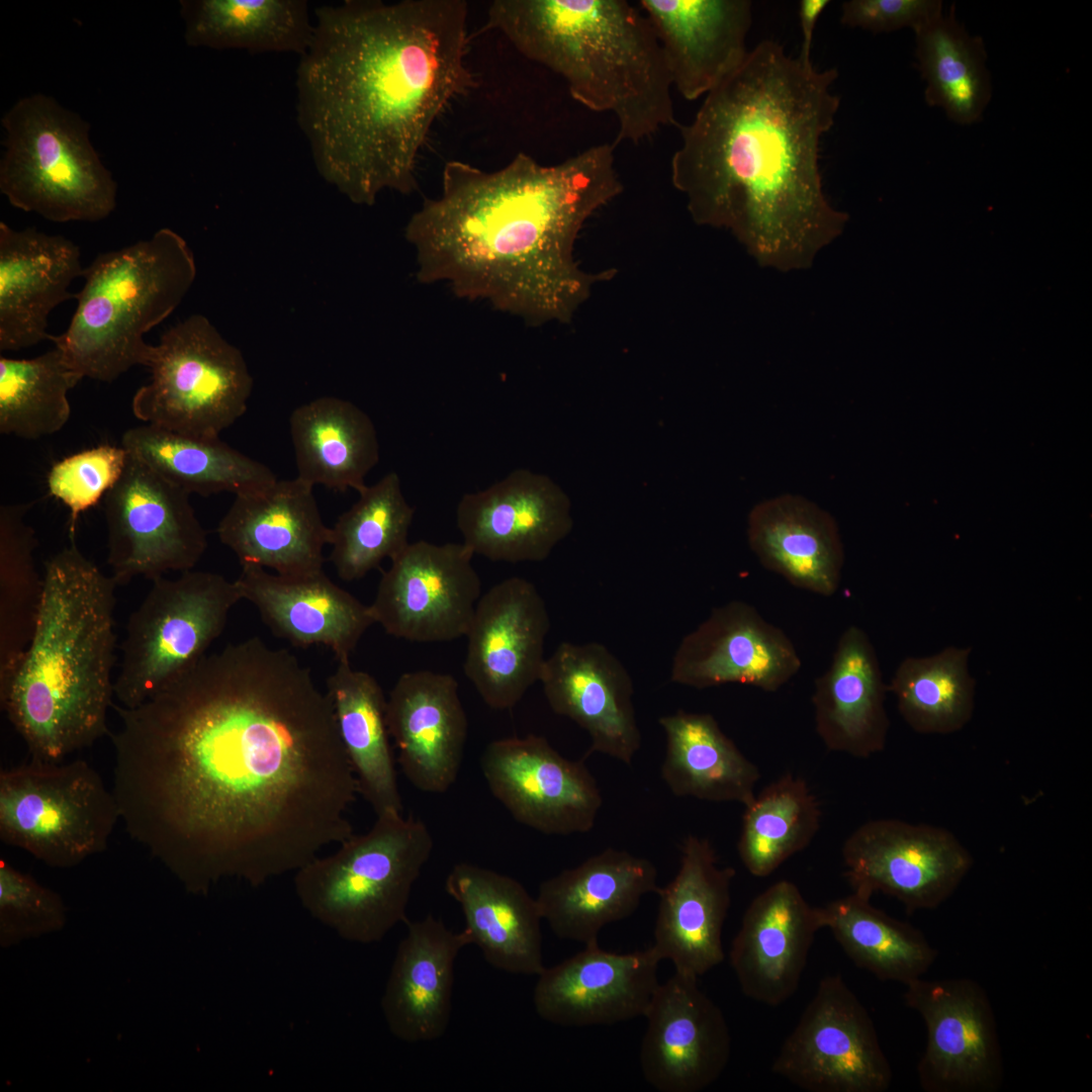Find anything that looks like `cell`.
<instances>
[{"label": "cell", "mask_w": 1092, "mask_h": 1092, "mask_svg": "<svg viewBox=\"0 0 1092 1092\" xmlns=\"http://www.w3.org/2000/svg\"><path fill=\"white\" fill-rule=\"evenodd\" d=\"M112 708L120 820L188 893L260 887L354 834L358 783L332 704L286 649L229 644Z\"/></svg>", "instance_id": "obj_1"}, {"label": "cell", "mask_w": 1092, "mask_h": 1092, "mask_svg": "<svg viewBox=\"0 0 1092 1092\" xmlns=\"http://www.w3.org/2000/svg\"><path fill=\"white\" fill-rule=\"evenodd\" d=\"M296 118L320 175L356 204L418 190L417 160L452 99L476 86L464 0H346L314 11Z\"/></svg>", "instance_id": "obj_2"}, {"label": "cell", "mask_w": 1092, "mask_h": 1092, "mask_svg": "<svg viewBox=\"0 0 1092 1092\" xmlns=\"http://www.w3.org/2000/svg\"><path fill=\"white\" fill-rule=\"evenodd\" d=\"M835 68L820 71L765 39L710 91L680 130L673 186L698 224L729 231L762 266L809 267L845 228L819 168L834 124Z\"/></svg>", "instance_id": "obj_3"}, {"label": "cell", "mask_w": 1092, "mask_h": 1092, "mask_svg": "<svg viewBox=\"0 0 1092 1092\" xmlns=\"http://www.w3.org/2000/svg\"><path fill=\"white\" fill-rule=\"evenodd\" d=\"M613 144L555 165L519 153L497 171L449 161L442 191L410 218L405 238L420 283H448L531 326L569 323L593 286L616 271L588 273L574 259L585 221L623 191Z\"/></svg>", "instance_id": "obj_4"}, {"label": "cell", "mask_w": 1092, "mask_h": 1092, "mask_svg": "<svg viewBox=\"0 0 1092 1092\" xmlns=\"http://www.w3.org/2000/svg\"><path fill=\"white\" fill-rule=\"evenodd\" d=\"M43 593L32 639L0 704L31 760L61 762L110 732L118 586L70 545L44 563Z\"/></svg>", "instance_id": "obj_5"}, {"label": "cell", "mask_w": 1092, "mask_h": 1092, "mask_svg": "<svg viewBox=\"0 0 1092 1092\" xmlns=\"http://www.w3.org/2000/svg\"><path fill=\"white\" fill-rule=\"evenodd\" d=\"M488 26L557 73L590 110L612 113L614 144L676 124L671 78L647 16L625 0H495Z\"/></svg>", "instance_id": "obj_6"}, {"label": "cell", "mask_w": 1092, "mask_h": 1092, "mask_svg": "<svg viewBox=\"0 0 1092 1092\" xmlns=\"http://www.w3.org/2000/svg\"><path fill=\"white\" fill-rule=\"evenodd\" d=\"M84 285L67 330L52 336L82 378L111 382L131 367H147L146 333L180 304L196 276L194 256L175 231L99 254L84 269Z\"/></svg>", "instance_id": "obj_7"}, {"label": "cell", "mask_w": 1092, "mask_h": 1092, "mask_svg": "<svg viewBox=\"0 0 1092 1092\" xmlns=\"http://www.w3.org/2000/svg\"><path fill=\"white\" fill-rule=\"evenodd\" d=\"M332 854L294 873L295 895L308 915L344 940L380 942L408 921L413 887L434 847L424 821L402 813L376 816Z\"/></svg>", "instance_id": "obj_8"}, {"label": "cell", "mask_w": 1092, "mask_h": 1092, "mask_svg": "<svg viewBox=\"0 0 1092 1092\" xmlns=\"http://www.w3.org/2000/svg\"><path fill=\"white\" fill-rule=\"evenodd\" d=\"M1 125L0 192L12 206L54 222L99 221L114 210L117 184L77 113L35 93L17 100Z\"/></svg>", "instance_id": "obj_9"}, {"label": "cell", "mask_w": 1092, "mask_h": 1092, "mask_svg": "<svg viewBox=\"0 0 1092 1092\" xmlns=\"http://www.w3.org/2000/svg\"><path fill=\"white\" fill-rule=\"evenodd\" d=\"M243 600L236 580L210 571L160 576L130 614L114 679L120 706L135 708L191 668L220 636Z\"/></svg>", "instance_id": "obj_10"}, {"label": "cell", "mask_w": 1092, "mask_h": 1092, "mask_svg": "<svg viewBox=\"0 0 1092 1092\" xmlns=\"http://www.w3.org/2000/svg\"><path fill=\"white\" fill-rule=\"evenodd\" d=\"M121 819L113 791L87 761L31 760L0 772V839L70 869L103 852Z\"/></svg>", "instance_id": "obj_11"}, {"label": "cell", "mask_w": 1092, "mask_h": 1092, "mask_svg": "<svg viewBox=\"0 0 1092 1092\" xmlns=\"http://www.w3.org/2000/svg\"><path fill=\"white\" fill-rule=\"evenodd\" d=\"M151 380L131 401L141 421L197 438H219L247 411L253 378L241 351L193 314L152 345Z\"/></svg>", "instance_id": "obj_12"}, {"label": "cell", "mask_w": 1092, "mask_h": 1092, "mask_svg": "<svg viewBox=\"0 0 1092 1092\" xmlns=\"http://www.w3.org/2000/svg\"><path fill=\"white\" fill-rule=\"evenodd\" d=\"M771 1070L810 1092H885L893 1072L867 1008L839 974L824 977Z\"/></svg>", "instance_id": "obj_13"}, {"label": "cell", "mask_w": 1092, "mask_h": 1092, "mask_svg": "<svg viewBox=\"0 0 1092 1092\" xmlns=\"http://www.w3.org/2000/svg\"><path fill=\"white\" fill-rule=\"evenodd\" d=\"M190 493L128 453L118 481L103 498L107 563L117 585L191 570L207 548V534Z\"/></svg>", "instance_id": "obj_14"}, {"label": "cell", "mask_w": 1092, "mask_h": 1092, "mask_svg": "<svg viewBox=\"0 0 1092 1092\" xmlns=\"http://www.w3.org/2000/svg\"><path fill=\"white\" fill-rule=\"evenodd\" d=\"M841 854L853 893L867 898L883 893L901 902L908 913L943 904L974 862L949 830L894 818L858 826L844 840Z\"/></svg>", "instance_id": "obj_15"}, {"label": "cell", "mask_w": 1092, "mask_h": 1092, "mask_svg": "<svg viewBox=\"0 0 1092 1092\" xmlns=\"http://www.w3.org/2000/svg\"><path fill=\"white\" fill-rule=\"evenodd\" d=\"M904 1001L926 1029L917 1064L926 1092H995L1004 1065L995 1013L985 989L969 978L926 980L905 985Z\"/></svg>", "instance_id": "obj_16"}, {"label": "cell", "mask_w": 1092, "mask_h": 1092, "mask_svg": "<svg viewBox=\"0 0 1092 1092\" xmlns=\"http://www.w3.org/2000/svg\"><path fill=\"white\" fill-rule=\"evenodd\" d=\"M473 556L463 542H410L379 580L369 605L374 622L411 642L465 637L481 597Z\"/></svg>", "instance_id": "obj_17"}, {"label": "cell", "mask_w": 1092, "mask_h": 1092, "mask_svg": "<svg viewBox=\"0 0 1092 1092\" xmlns=\"http://www.w3.org/2000/svg\"><path fill=\"white\" fill-rule=\"evenodd\" d=\"M480 767L492 796L519 823L547 835L594 828L603 805L595 777L583 761L562 756L546 738L493 740Z\"/></svg>", "instance_id": "obj_18"}, {"label": "cell", "mask_w": 1092, "mask_h": 1092, "mask_svg": "<svg viewBox=\"0 0 1092 1092\" xmlns=\"http://www.w3.org/2000/svg\"><path fill=\"white\" fill-rule=\"evenodd\" d=\"M550 630L545 601L530 580L512 576L481 595L467 639L464 673L491 709H513L540 680Z\"/></svg>", "instance_id": "obj_19"}, {"label": "cell", "mask_w": 1092, "mask_h": 1092, "mask_svg": "<svg viewBox=\"0 0 1092 1092\" xmlns=\"http://www.w3.org/2000/svg\"><path fill=\"white\" fill-rule=\"evenodd\" d=\"M789 636L752 605L733 600L679 642L670 667L673 684L703 690L727 684L777 692L801 669Z\"/></svg>", "instance_id": "obj_20"}, {"label": "cell", "mask_w": 1092, "mask_h": 1092, "mask_svg": "<svg viewBox=\"0 0 1092 1092\" xmlns=\"http://www.w3.org/2000/svg\"><path fill=\"white\" fill-rule=\"evenodd\" d=\"M644 1017L640 1066L655 1090L699 1092L723 1073L731 1055L730 1030L697 978L674 972L659 983Z\"/></svg>", "instance_id": "obj_21"}, {"label": "cell", "mask_w": 1092, "mask_h": 1092, "mask_svg": "<svg viewBox=\"0 0 1092 1092\" xmlns=\"http://www.w3.org/2000/svg\"><path fill=\"white\" fill-rule=\"evenodd\" d=\"M463 543L491 561L545 560L573 527L571 502L548 475L518 468L456 509Z\"/></svg>", "instance_id": "obj_22"}, {"label": "cell", "mask_w": 1092, "mask_h": 1092, "mask_svg": "<svg viewBox=\"0 0 1092 1092\" xmlns=\"http://www.w3.org/2000/svg\"><path fill=\"white\" fill-rule=\"evenodd\" d=\"M660 962L652 946L617 953L598 942L584 945L538 975L534 1009L541 1019L567 1027L611 1025L644 1016L659 985Z\"/></svg>", "instance_id": "obj_23"}, {"label": "cell", "mask_w": 1092, "mask_h": 1092, "mask_svg": "<svg viewBox=\"0 0 1092 1092\" xmlns=\"http://www.w3.org/2000/svg\"><path fill=\"white\" fill-rule=\"evenodd\" d=\"M549 707L589 736V752L630 765L642 743L633 680L620 659L598 642H561L539 680Z\"/></svg>", "instance_id": "obj_24"}, {"label": "cell", "mask_w": 1092, "mask_h": 1092, "mask_svg": "<svg viewBox=\"0 0 1092 1092\" xmlns=\"http://www.w3.org/2000/svg\"><path fill=\"white\" fill-rule=\"evenodd\" d=\"M216 532L242 565L283 575L323 570L324 549L331 540L313 486L298 477L236 494Z\"/></svg>", "instance_id": "obj_25"}, {"label": "cell", "mask_w": 1092, "mask_h": 1092, "mask_svg": "<svg viewBox=\"0 0 1092 1092\" xmlns=\"http://www.w3.org/2000/svg\"><path fill=\"white\" fill-rule=\"evenodd\" d=\"M821 907L811 906L798 886L781 880L746 908L729 959L742 993L776 1007L797 991L817 931Z\"/></svg>", "instance_id": "obj_26"}, {"label": "cell", "mask_w": 1092, "mask_h": 1092, "mask_svg": "<svg viewBox=\"0 0 1092 1092\" xmlns=\"http://www.w3.org/2000/svg\"><path fill=\"white\" fill-rule=\"evenodd\" d=\"M735 871L718 863L711 842L686 837L678 871L658 888V911L651 945L676 973L700 978L724 959L722 932L731 904Z\"/></svg>", "instance_id": "obj_27"}, {"label": "cell", "mask_w": 1092, "mask_h": 1092, "mask_svg": "<svg viewBox=\"0 0 1092 1092\" xmlns=\"http://www.w3.org/2000/svg\"><path fill=\"white\" fill-rule=\"evenodd\" d=\"M386 724L406 780L441 794L457 780L468 720L455 677L432 670L402 673L386 699Z\"/></svg>", "instance_id": "obj_28"}, {"label": "cell", "mask_w": 1092, "mask_h": 1092, "mask_svg": "<svg viewBox=\"0 0 1092 1092\" xmlns=\"http://www.w3.org/2000/svg\"><path fill=\"white\" fill-rule=\"evenodd\" d=\"M662 48L672 87L687 100L707 95L745 59L749 0H641Z\"/></svg>", "instance_id": "obj_29"}, {"label": "cell", "mask_w": 1092, "mask_h": 1092, "mask_svg": "<svg viewBox=\"0 0 1092 1092\" xmlns=\"http://www.w3.org/2000/svg\"><path fill=\"white\" fill-rule=\"evenodd\" d=\"M236 581L243 600L255 606L274 635L302 648L324 645L337 660L350 659L363 634L375 624L369 606L324 570L283 575L246 564Z\"/></svg>", "instance_id": "obj_30"}, {"label": "cell", "mask_w": 1092, "mask_h": 1092, "mask_svg": "<svg viewBox=\"0 0 1092 1092\" xmlns=\"http://www.w3.org/2000/svg\"><path fill=\"white\" fill-rule=\"evenodd\" d=\"M79 247L34 228L0 221V351H18L51 340V311L75 298L69 288L82 276Z\"/></svg>", "instance_id": "obj_31"}, {"label": "cell", "mask_w": 1092, "mask_h": 1092, "mask_svg": "<svg viewBox=\"0 0 1092 1092\" xmlns=\"http://www.w3.org/2000/svg\"><path fill=\"white\" fill-rule=\"evenodd\" d=\"M381 997V1011L390 1033L404 1042L440 1038L452 1010L454 965L472 944L469 932L449 929L429 914L407 921Z\"/></svg>", "instance_id": "obj_32"}, {"label": "cell", "mask_w": 1092, "mask_h": 1092, "mask_svg": "<svg viewBox=\"0 0 1092 1092\" xmlns=\"http://www.w3.org/2000/svg\"><path fill=\"white\" fill-rule=\"evenodd\" d=\"M657 869L646 857L613 847L545 881L535 897L542 920L562 939L598 942L601 930L632 915L656 893Z\"/></svg>", "instance_id": "obj_33"}, {"label": "cell", "mask_w": 1092, "mask_h": 1092, "mask_svg": "<svg viewBox=\"0 0 1092 1092\" xmlns=\"http://www.w3.org/2000/svg\"><path fill=\"white\" fill-rule=\"evenodd\" d=\"M887 691L872 641L850 625L838 638L828 668L814 681L815 730L823 744L857 758L881 752L890 726Z\"/></svg>", "instance_id": "obj_34"}, {"label": "cell", "mask_w": 1092, "mask_h": 1092, "mask_svg": "<svg viewBox=\"0 0 1092 1092\" xmlns=\"http://www.w3.org/2000/svg\"><path fill=\"white\" fill-rule=\"evenodd\" d=\"M445 890L459 904L464 928L487 964L514 975L544 971L541 913L536 898L520 882L462 861L449 872Z\"/></svg>", "instance_id": "obj_35"}, {"label": "cell", "mask_w": 1092, "mask_h": 1092, "mask_svg": "<svg viewBox=\"0 0 1092 1092\" xmlns=\"http://www.w3.org/2000/svg\"><path fill=\"white\" fill-rule=\"evenodd\" d=\"M746 536L760 564L792 585L823 597L838 589L844 564L839 528L814 502L784 493L757 503Z\"/></svg>", "instance_id": "obj_36"}, {"label": "cell", "mask_w": 1092, "mask_h": 1092, "mask_svg": "<svg viewBox=\"0 0 1092 1092\" xmlns=\"http://www.w3.org/2000/svg\"><path fill=\"white\" fill-rule=\"evenodd\" d=\"M658 723L666 738L661 779L674 796L743 806L751 802L760 771L714 716L678 710Z\"/></svg>", "instance_id": "obj_37"}, {"label": "cell", "mask_w": 1092, "mask_h": 1092, "mask_svg": "<svg viewBox=\"0 0 1092 1092\" xmlns=\"http://www.w3.org/2000/svg\"><path fill=\"white\" fill-rule=\"evenodd\" d=\"M289 430L299 479L314 485L357 492L380 458L370 417L351 401L323 396L296 407Z\"/></svg>", "instance_id": "obj_38"}, {"label": "cell", "mask_w": 1092, "mask_h": 1092, "mask_svg": "<svg viewBox=\"0 0 1092 1092\" xmlns=\"http://www.w3.org/2000/svg\"><path fill=\"white\" fill-rule=\"evenodd\" d=\"M338 731L358 783L376 816L402 813L386 724V699L370 673L338 660L326 681Z\"/></svg>", "instance_id": "obj_39"}, {"label": "cell", "mask_w": 1092, "mask_h": 1092, "mask_svg": "<svg viewBox=\"0 0 1092 1092\" xmlns=\"http://www.w3.org/2000/svg\"><path fill=\"white\" fill-rule=\"evenodd\" d=\"M121 446L157 474L187 492L236 494L263 488L276 474L265 464L222 442L150 424L130 428Z\"/></svg>", "instance_id": "obj_40"}, {"label": "cell", "mask_w": 1092, "mask_h": 1092, "mask_svg": "<svg viewBox=\"0 0 1092 1092\" xmlns=\"http://www.w3.org/2000/svg\"><path fill=\"white\" fill-rule=\"evenodd\" d=\"M188 46L302 56L313 34L305 0H182Z\"/></svg>", "instance_id": "obj_41"}, {"label": "cell", "mask_w": 1092, "mask_h": 1092, "mask_svg": "<svg viewBox=\"0 0 1092 1092\" xmlns=\"http://www.w3.org/2000/svg\"><path fill=\"white\" fill-rule=\"evenodd\" d=\"M870 900L852 892L822 906L824 928L857 968L879 980L907 985L922 978L937 950L918 928L889 916Z\"/></svg>", "instance_id": "obj_42"}, {"label": "cell", "mask_w": 1092, "mask_h": 1092, "mask_svg": "<svg viewBox=\"0 0 1092 1092\" xmlns=\"http://www.w3.org/2000/svg\"><path fill=\"white\" fill-rule=\"evenodd\" d=\"M914 33L926 103L942 108L958 124L981 120L992 97L982 37L967 31L957 20L953 7Z\"/></svg>", "instance_id": "obj_43"}, {"label": "cell", "mask_w": 1092, "mask_h": 1092, "mask_svg": "<svg viewBox=\"0 0 1092 1092\" xmlns=\"http://www.w3.org/2000/svg\"><path fill=\"white\" fill-rule=\"evenodd\" d=\"M737 852L754 877L765 878L805 849L819 831L822 810L807 782L786 772L744 806Z\"/></svg>", "instance_id": "obj_44"}, {"label": "cell", "mask_w": 1092, "mask_h": 1092, "mask_svg": "<svg viewBox=\"0 0 1092 1092\" xmlns=\"http://www.w3.org/2000/svg\"><path fill=\"white\" fill-rule=\"evenodd\" d=\"M357 502L331 527L330 559L340 578L360 579L408 545L415 509L391 471L358 491Z\"/></svg>", "instance_id": "obj_45"}, {"label": "cell", "mask_w": 1092, "mask_h": 1092, "mask_svg": "<svg viewBox=\"0 0 1092 1092\" xmlns=\"http://www.w3.org/2000/svg\"><path fill=\"white\" fill-rule=\"evenodd\" d=\"M971 648L949 646L925 657H906L887 690L907 725L920 734H951L972 719L976 681L968 669Z\"/></svg>", "instance_id": "obj_46"}, {"label": "cell", "mask_w": 1092, "mask_h": 1092, "mask_svg": "<svg viewBox=\"0 0 1092 1092\" xmlns=\"http://www.w3.org/2000/svg\"><path fill=\"white\" fill-rule=\"evenodd\" d=\"M30 504L0 508V687L14 673L34 634L43 578L34 564L37 541L26 523Z\"/></svg>", "instance_id": "obj_47"}, {"label": "cell", "mask_w": 1092, "mask_h": 1092, "mask_svg": "<svg viewBox=\"0 0 1092 1092\" xmlns=\"http://www.w3.org/2000/svg\"><path fill=\"white\" fill-rule=\"evenodd\" d=\"M82 377L54 349L31 359L0 357V433L35 440L53 435L71 415L68 392Z\"/></svg>", "instance_id": "obj_48"}, {"label": "cell", "mask_w": 1092, "mask_h": 1092, "mask_svg": "<svg viewBox=\"0 0 1092 1092\" xmlns=\"http://www.w3.org/2000/svg\"><path fill=\"white\" fill-rule=\"evenodd\" d=\"M66 920L67 908L58 893L0 859L1 946L59 931Z\"/></svg>", "instance_id": "obj_49"}, {"label": "cell", "mask_w": 1092, "mask_h": 1092, "mask_svg": "<svg viewBox=\"0 0 1092 1092\" xmlns=\"http://www.w3.org/2000/svg\"><path fill=\"white\" fill-rule=\"evenodd\" d=\"M128 452L122 447L99 445L56 462L48 474L51 495L70 511V533L75 534L81 513L95 506L124 471Z\"/></svg>", "instance_id": "obj_50"}, {"label": "cell", "mask_w": 1092, "mask_h": 1092, "mask_svg": "<svg viewBox=\"0 0 1092 1092\" xmlns=\"http://www.w3.org/2000/svg\"><path fill=\"white\" fill-rule=\"evenodd\" d=\"M941 13L939 0H848L841 4L840 21L873 33L916 31Z\"/></svg>", "instance_id": "obj_51"}, {"label": "cell", "mask_w": 1092, "mask_h": 1092, "mask_svg": "<svg viewBox=\"0 0 1092 1092\" xmlns=\"http://www.w3.org/2000/svg\"><path fill=\"white\" fill-rule=\"evenodd\" d=\"M829 3L828 0H802L799 3L798 12L802 31V46L798 58L805 63H812L811 50L815 26Z\"/></svg>", "instance_id": "obj_52"}]
</instances>
